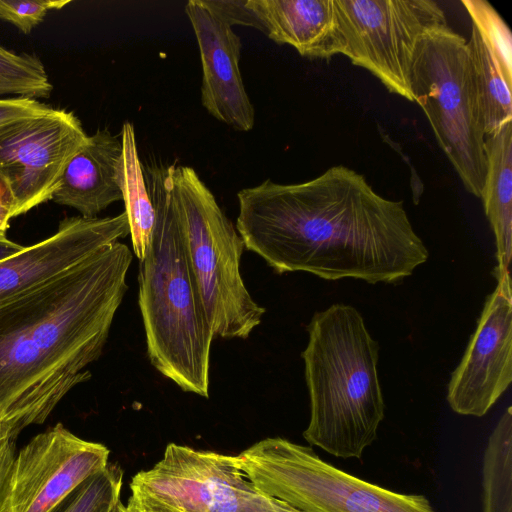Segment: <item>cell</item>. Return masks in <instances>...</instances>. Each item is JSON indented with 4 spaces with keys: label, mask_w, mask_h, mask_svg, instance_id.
I'll return each instance as SVG.
<instances>
[{
    "label": "cell",
    "mask_w": 512,
    "mask_h": 512,
    "mask_svg": "<svg viewBox=\"0 0 512 512\" xmlns=\"http://www.w3.org/2000/svg\"><path fill=\"white\" fill-rule=\"evenodd\" d=\"M237 199L244 247L278 274L395 284L429 257L403 202L382 197L342 165L301 183L267 179Z\"/></svg>",
    "instance_id": "6da1fadb"
},
{
    "label": "cell",
    "mask_w": 512,
    "mask_h": 512,
    "mask_svg": "<svg viewBox=\"0 0 512 512\" xmlns=\"http://www.w3.org/2000/svg\"><path fill=\"white\" fill-rule=\"evenodd\" d=\"M132 260L118 241L0 303V421L15 437L91 378L86 368L103 352Z\"/></svg>",
    "instance_id": "7a4b0ae2"
},
{
    "label": "cell",
    "mask_w": 512,
    "mask_h": 512,
    "mask_svg": "<svg viewBox=\"0 0 512 512\" xmlns=\"http://www.w3.org/2000/svg\"><path fill=\"white\" fill-rule=\"evenodd\" d=\"M144 174L156 213L138 271L148 359L184 392L208 398L215 336L187 259L167 167H144Z\"/></svg>",
    "instance_id": "3957f363"
},
{
    "label": "cell",
    "mask_w": 512,
    "mask_h": 512,
    "mask_svg": "<svg viewBox=\"0 0 512 512\" xmlns=\"http://www.w3.org/2000/svg\"><path fill=\"white\" fill-rule=\"evenodd\" d=\"M301 357L310 398L306 441L341 458H360L377 437L385 404L379 345L353 306L336 303L312 316Z\"/></svg>",
    "instance_id": "277c9868"
},
{
    "label": "cell",
    "mask_w": 512,
    "mask_h": 512,
    "mask_svg": "<svg viewBox=\"0 0 512 512\" xmlns=\"http://www.w3.org/2000/svg\"><path fill=\"white\" fill-rule=\"evenodd\" d=\"M167 179L187 259L214 336L246 339L265 308L240 273L244 243L213 193L188 166L167 167Z\"/></svg>",
    "instance_id": "5b68a950"
},
{
    "label": "cell",
    "mask_w": 512,
    "mask_h": 512,
    "mask_svg": "<svg viewBox=\"0 0 512 512\" xmlns=\"http://www.w3.org/2000/svg\"><path fill=\"white\" fill-rule=\"evenodd\" d=\"M411 92L462 184L481 199L487 173L483 112L467 40L448 23L418 42Z\"/></svg>",
    "instance_id": "8992f818"
},
{
    "label": "cell",
    "mask_w": 512,
    "mask_h": 512,
    "mask_svg": "<svg viewBox=\"0 0 512 512\" xmlns=\"http://www.w3.org/2000/svg\"><path fill=\"white\" fill-rule=\"evenodd\" d=\"M236 459L261 492L300 512H435L423 495L368 483L280 437L260 440Z\"/></svg>",
    "instance_id": "52a82bcc"
},
{
    "label": "cell",
    "mask_w": 512,
    "mask_h": 512,
    "mask_svg": "<svg viewBox=\"0 0 512 512\" xmlns=\"http://www.w3.org/2000/svg\"><path fill=\"white\" fill-rule=\"evenodd\" d=\"M127 512H300L261 492L236 456L170 443L130 482Z\"/></svg>",
    "instance_id": "ba28073f"
},
{
    "label": "cell",
    "mask_w": 512,
    "mask_h": 512,
    "mask_svg": "<svg viewBox=\"0 0 512 512\" xmlns=\"http://www.w3.org/2000/svg\"><path fill=\"white\" fill-rule=\"evenodd\" d=\"M336 55L374 75L390 93L413 101L411 68L421 37L447 23L433 0H333Z\"/></svg>",
    "instance_id": "9c48e42d"
},
{
    "label": "cell",
    "mask_w": 512,
    "mask_h": 512,
    "mask_svg": "<svg viewBox=\"0 0 512 512\" xmlns=\"http://www.w3.org/2000/svg\"><path fill=\"white\" fill-rule=\"evenodd\" d=\"M87 138L73 112L54 108L0 135V173L14 197V217L52 200L67 164Z\"/></svg>",
    "instance_id": "30bf717a"
},
{
    "label": "cell",
    "mask_w": 512,
    "mask_h": 512,
    "mask_svg": "<svg viewBox=\"0 0 512 512\" xmlns=\"http://www.w3.org/2000/svg\"><path fill=\"white\" fill-rule=\"evenodd\" d=\"M109 450L74 435L61 423L15 455L6 512H48L86 478L104 469Z\"/></svg>",
    "instance_id": "8fae6325"
},
{
    "label": "cell",
    "mask_w": 512,
    "mask_h": 512,
    "mask_svg": "<svg viewBox=\"0 0 512 512\" xmlns=\"http://www.w3.org/2000/svg\"><path fill=\"white\" fill-rule=\"evenodd\" d=\"M447 392L451 409L484 416L512 381V290L510 274L496 277Z\"/></svg>",
    "instance_id": "7c38bea8"
},
{
    "label": "cell",
    "mask_w": 512,
    "mask_h": 512,
    "mask_svg": "<svg viewBox=\"0 0 512 512\" xmlns=\"http://www.w3.org/2000/svg\"><path fill=\"white\" fill-rule=\"evenodd\" d=\"M128 235L125 212L104 218L63 219L53 235L0 260V303L49 281Z\"/></svg>",
    "instance_id": "4fadbf2b"
},
{
    "label": "cell",
    "mask_w": 512,
    "mask_h": 512,
    "mask_svg": "<svg viewBox=\"0 0 512 512\" xmlns=\"http://www.w3.org/2000/svg\"><path fill=\"white\" fill-rule=\"evenodd\" d=\"M185 13L200 52L202 106L216 120L237 131L252 130L255 110L239 68L240 37L204 0L188 1Z\"/></svg>",
    "instance_id": "5bb4252c"
},
{
    "label": "cell",
    "mask_w": 512,
    "mask_h": 512,
    "mask_svg": "<svg viewBox=\"0 0 512 512\" xmlns=\"http://www.w3.org/2000/svg\"><path fill=\"white\" fill-rule=\"evenodd\" d=\"M461 3L472 21L467 47L486 137L512 121V37L506 22L488 1Z\"/></svg>",
    "instance_id": "9a60e30c"
},
{
    "label": "cell",
    "mask_w": 512,
    "mask_h": 512,
    "mask_svg": "<svg viewBox=\"0 0 512 512\" xmlns=\"http://www.w3.org/2000/svg\"><path fill=\"white\" fill-rule=\"evenodd\" d=\"M121 138L109 130H97L67 164L52 201L95 218L114 202L122 201Z\"/></svg>",
    "instance_id": "2e32d148"
},
{
    "label": "cell",
    "mask_w": 512,
    "mask_h": 512,
    "mask_svg": "<svg viewBox=\"0 0 512 512\" xmlns=\"http://www.w3.org/2000/svg\"><path fill=\"white\" fill-rule=\"evenodd\" d=\"M261 31L277 44L292 46L303 57L336 55L333 0H247Z\"/></svg>",
    "instance_id": "e0dca14e"
},
{
    "label": "cell",
    "mask_w": 512,
    "mask_h": 512,
    "mask_svg": "<svg viewBox=\"0 0 512 512\" xmlns=\"http://www.w3.org/2000/svg\"><path fill=\"white\" fill-rule=\"evenodd\" d=\"M487 173L481 200L495 237V277L509 273L512 255V121L485 137Z\"/></svg>",
    "instance_id": "ac0fdd59"
},
{
    "label": "cell",
    "mask_w": 512,
    "mask_h": 512,
    "mask_svg": "<svg viewBox=\"0 0 512 512\" xmlns=\"http://www.w3.org/2000/svg\"><path fill=\"white\" fill-rule=\"evenodd\" d=\"M120 188L124 212L128 218L132 252L140 261L149 247L155 223V208L146 183L144 167L138 155L134 126L123 123Z\"/></svg>",
    "instance_id": "d6986e66"
},
{
    "label": "cell",
    "mask_w": 512,
    "mask_h": 512,
    "mask_svg": "<svg viewBox=\"0 0 512 512\" xmlns=\"http://www.w3.org/2000/svg\"><path fill=\"white\" fill-rule=\"evenodd\" d=\"M483 512H512V408L491 433L483 458Z\"/></svg>",
    "instance_id": "ffe728a7"
},
{
    "label": "cell",
    "mask_w": 512,
    "mask_h": 512,
    "mask_svg": "<svg viewBox=\"0 0 512 512\" xmlns=\"http://www.w3.org/2000/svg\"><path fill=\"white\" fill-rule=\"evenodd\" d=\"M41 60L31 54H17L0 46V96L48 98L52 92Z\"/></svg>",
    "instance_id": "44dd1931"
},
{
    "label": "cell",
    "mask_w": 512,
    "mask_h": 512,
    "mask_svg": "<svg viewBox=\"0 0 512 512\" xmlns=\"http://www.w3.org/2000/svg\"><path fill=\"white\" fill-rule=\"evenodd\" d=\"M123 471L117 464L86 478L48 512H110L120 500Z\"/></svg>",
    "instance_id": "7402d4cb"
},
{
    "label": "cell",
    "mask_w": 512,
    "mask_h": 512,
    "mask_svg": "<svg viewBox=\"0 0 512 512\" xmlns=\"http://www.w3.org/2000/svg\"><path fill=\"white\" fill-rule=\"evenodd\" d=\"M69 0H0V19L16 26L22 33L29 34L45 18L48 12L60 10Z\"/></svg>",
    "instance_id": "603a6c76"
},
{
    "label": "cell",
    "mask_w": 512,
    "mask_h": 512,
    "mask_svg": "<svg viewBox=\"0 0 512 512\" xmlns=\"http://www.w3.org/2000/svg\"><path fill=\"white\" fill-rule=\"evenodd\" d=\"M52 109L35 99L0 98V135L17 123L46 114Z\"/></svg>",
    "instance_id": "cb8c5ba5"
},
{
    "label": "cell",
    "mask_w": 512,
    "mask_h": 512,
    "mask_svg": "<svg viewBox=\"0 0 512 512\" xmlns=\"http://www.w3.org/2000/svg\"><path fill=\"white\" fill-rule=\"evenodd\" d=\"M205 3L217 13L231 27L244 25L261 30L260 23L245 1L204 0Z\"/></svg>",
    "instance_id": "d4e9b609"
},
{
    "label": "cell",
    "mask_w": 512,
    "mask_h": 512,
    "mask_svg": "<svg viewBox=\"0 0 512 512\" xmlns=\"http://www.w3.org/2000/svg\"><path fill=\"white\" fill-rule=\"evenodd\" d=\"M15 440L6 439L0 443V512H6L7 496L13 461Z\"/></svg>",
    "instance_id": "484cf974"
},
{
    "label": "cell",
    "mask_w": 512,
    "mask_h": 512,
    "mask_svg": "<svg viewBox=\"0 0 512 512\" xmlns=\"http://www.w3.org/2000/svg\"><path fill=\"white\" fill-rule=\"evenodd\" d=\"M15 201L11 189L0 173V235H6L9 223L14 218Z\"/></svg>",
    "instance_id": "4316f807"
},
{
    "label": "cell",
    "mask_w": 512,
    "mask_h": 512,
    "mask_svg": "<svg viewBox=\"0 0 512 512\" xmlns=\"http://www.w3.org/2000/svg\"><path fill=\"white\" fill-rule=\"evenodd\" d=\"M24 246L10 240L7 235H0V260L15 254Z\"/></svg>",
    "instance_id": "83f0119b"
},
{
    "label": "cell",
    "mask_w": 512,
    "mask_h": 512,
    "mask_svg": "<svg viewBox=\"0 0 512 512\" xmlns=\"http://www.w3.org/2000/svg\"><path fill=\"white\" fill-rule=\"evenodd\" d=\"M6 439H16L7 424L0 421V443Z\"/></svg>",
    "instance_id": "f1b7e54d"
},
{
    "label": "cell",
    "mask_w": 512,
    "mask_h": 512,
    "mask_svg": "<svg viewBox=\"0 0 512 512\" xmlns=\"http://www.w3.org/2000/svg\"><path fill=\"white\" fill-rule=\"evenodd\" d=\"M110 512H127V511H126V508H125L124 504H122L121 501L119 500L114 505V507L111 509Z\"/></svg>",
    "instance_id": "f546056e"
}]
</instances>
